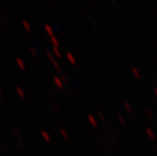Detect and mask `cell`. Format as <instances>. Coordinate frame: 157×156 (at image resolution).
Here are the masks:
<instances>
[{
  "mask_svg": "<svg viewBox=\"0 0 157 156\" xmlns=\"http://www.w3.org/2000/svg\"><path fill=\"white\" fill-rule=\"evenodd\" d=\"M46 55L48 56V59L52 61V63H53V65L55 66V68L58 70H60V67H59V62L56 60V59L53 56V55L51 54V52L50 51H46Z\"/></svg>",
  "mask_w": 157,
  "mask_h": 156,
  "instance_id": "obj_1",
  "label": "cell"
},
{
  "mask_svg": "<svg viewBox=\"0 0 157 156\" xmlns=\"http://www.w3.org/2000/svg\"><path fill=\"white\" fill-rule=\"evenodd\" d=\"M54 81H55V83H56V85L58 86L59 89H62L63 88V83H62V81H61V79L59 78V76H55L54 77Z\"/></svg>",
  "mask_w": 157,
  "mask_h": 156,
  "instance_id": "obj_2",
  "label": "cell"
},
{
  "mask_svg": "<svg viewBox=\"0 0 157 156\" xmlns=\"http://www.w3.org/2000/svg\"><path fill=\"white\" fill-rule=\"evenodd\" d=\"M44 29L47 31V33L50 35V36H53L54 35V31H53V27L51 26L50 24H44Z\"/></svg>",
  "mask_w": 157,
  "mask_h": 156,
  "instance_id": "obj_3",
  "label": "cell"
},
{
  "mask_svg": "<svg viewBox=\"0 0 157 156\" xmlns=\"http://www.w3.org/2000/svg\"><path fill=\"white\" fill-rule=\"evenodd\" d=\"M40 134H41L42 137H44L46 141H50V140H51V135H49V133H48V132H46L45 130H41Z\"/></svg>",
  "mask_w": 157,
  "mask_h": 156,
  "instance_id": "obj_4",
  "label": "cell"
},
{
  "mask_svg": "<svg viewBox=\"0 0 157 156\" xmlns=\"http://www.w3.org/2000/svg\"><path fill=\"white\" fill-rule=\"evenodd\" d=\"M50 37H51V40H52V42H53L54 46H56V47H59V40H58V38H56L55 35H53V36H50Z\"/></svg>",
  "mask_w": 157,
  "mask_h": 156,
  "instance_id": "obj_5",
  "label": "cell"
},
{
  "mask_svg": "<svg viewBox=\"0 0 157 156\" xmlns=\"http://www.w3.org/2000/svg\"><path fill=\"white\" fill-rule=\"evenodd\" d=\"M22 23H23L24 26L25 27V29H26L28 32H30V31H31V26H30V24L28 23L26 20H23V21H22Z\"/></svg>",
  "mask_w": 157,
  "mask_h": 156,
  "instance_id": "obj_6",
  "label": "cell"
},
{
  "mask_svg": "<svg viewBox=\"0 0 157 156\" xmlns=\"http://www.w3.org/2000/svg\"><path fill=\"white\" fill-rule=\"evenodd\" d=\"M66 55H67V58H68V59L72 62V63H75V56L73 55V54L71 53V52H67V54H66Z\"/></svg>",
  "mask_w": 157,
  "mask_h": 156,
  "instance_id": "obj_7",
  "label": "cell"
},
{
  "mask_svg": "<svg viewBox=\"0 0 157 156\" xmlns=\"http://www.w3.org/2000/svg\"><path fill=\"white\" fill-rule=\"evenodd\" d=\"M16 62H17V64L19 65V67L21 68V69H25V62L23 61V59H21L20 58H16Z\"/></svg>",
  "mask_w": 157,
  "mask_h": 156,
  "instance_id": "obj_8",
  "label": "cell"
},
{
  "mask_svg": "<svg viewBox=\"0 0 157 156\" xmlns=\"http://www.w3.org/2000/svg\"><path fill=\"white\" fill-rule=\"evenodd\" d=\"M16 91H17V92H18V94L21 96V98H25V91H24V89H23L21 87H16Z\"/></svg>",
  "mask_w": 157,
  "mask_h": 156,
  "instance_id": "obj_9",
  "label": "cell"
},
{
  "mask_svg": "<svg viewBox=\"0 0 157 156\" xmlns=\"http://www.w3.org/2000/svg\"><path fill=\"white\" fill-rule=\"evenodd\" d=\"M53 51L54 53L59 56V58H60V55H61V53H60V50L59 47H56V46H53Z\"/></svg>",
  "mask_w": 157,
  "mask_h": 156,
  "instance_id": "obj_10",
  "label": "cell"
},
{
  "mask_svg": "<svg viewBox=\"0 0 157 156\" xmlns=\"http://www.w3.org/2000/svg\"><path fill=\"white\" fill-rule=\"evenodd\" d=\"M59 132H60V134L62 135V136H63L64 138H68V133L66 132V130H65L64 128H60Z\"/></svg>",
  "mask_w": 157,
  "mask_h": 156,
  "instance_id": "obj_11",
  "label": "cell"
},
{
  "mask_svg": "<svg viewBox=\"0 0 157 156\" xmlns=\"http://www.w3.org/2000/svg\"><path fill=\"white\" fill-rule=\"evenodd\" d=\"M29 50H30V52L32 53L33 55H37V50L35 49L34 46H30V47H29Z\"/></svg>",
  "mask_w": 157,
  "mask_h": 156,
  "instance_id": "obj_12",
  "label": "cell"
},
{
  "mask_svg": "<svg viewBox=\"0 0 157 156\" xmlns=\"http://www.w3.org/2000/svg\"><path fill=\"white\" fill-rule=\"evenodd\" d=\"M59 78L61 79V81H63V82H66L67 81V79H66V76L63 74H60V75H59Z\"/></svg>",
  "mask_w": 157,
  "mask_h": 156,
  "instance_id": "obj_13",
  "label": "cell"
},
{
  "mask_svg": "<svg viewBox=\"0 0 157 156\" xmlns=\"http://www.w3.org/2000/svg\"><path fill=\"white\" fill-rule=\"evenodd\" d=\"M0 98H2V93H1V91H0Z\"/></svg>",
  "mask_w": 157,
  "mask_h": 156,
  "instance_id": "obj_14",
  "label": "cell"
}]
</instances>
